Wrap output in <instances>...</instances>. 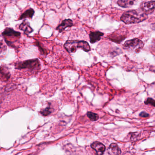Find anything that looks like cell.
<instances>
[{"label":"cell","mask_w":155,"mask_h":155,"mask_svg":"<svg viewBox=\"0 0 155 155\" xmlns=\"http://www.w3.org/2000/svg\"><path fill=\"white\" fill-rule=\"evenodd\" d=\"M152 1H154V2H155V0H152Z\"/></svg>","instance_id":"cell-20"},{"label":"cell","mask_w":155,"mask_h":155,"mask_svg":"<svg viewBox=\"0 0 155 155\" xmlns=\"http://www.w3.org/2000/svg\"><path fill=\"white\" fill-rule=\"evenodd\" d=\"M35 13V11L32 8H30L26 10L21 15L19 18V20H22V19H25V18H28L30 19H32L33 16Z\"/></svg>","instance_id":"cell-12"},{"label":"cell","mask_w":155,"mask_h":155,"mask_svg":"<svg viewBox=\"0 0 155 155\" xmlns=\"http://www.w3.org/2000/svg\"><path fill=\"white\" fill-rule=\"evenodd\" d=\"M147 18V14L145 13L132 10L124 13L121 17V20L126 24H132L141 22Z\"/></svg>","instance_id":"cell-1"},{"label":"cell","mask_w":155,"mask_h":155,"mask_svg":"<svg viewBox=\"0 0 155 155\" xmlns=\"http://www.w3.org/2000/svg\"><path fill=\"white\" fill-rule=\"evenodd\" d=\"M141 8L147 14L152 13L155 9V2L152 1L143 3L141 5Z\"/></svg>","instance_id":"cell-5"},{"label":"cell","mask_w":155,"mask_h":155,"mask_svg":"<svg viewBox=\"0 0 155 155\" xmlns=\"http://www.w3.org/2000/svg\"><path fill=\"white\" fill-rule=\"evenodd\" d=\"M2 35L6 37L19 38L21 36V33L19 32L16 31L11 28H6L2 33Z\"/></svg>","instance_id":"cell-6"},{"label":"cell","mask_w":155,"mask_h":155,"mask_svg":"<svg viewBox=\"0 0 155 155\" xmlns=\"http://www.w3.org/2000/svg\"><path fill=\"white\" fill-rule=\"evenodd\" d=\"M104 35V33L100 31H91L89 34L90 41L92 44H94L99 41L101 39V37Z\"/></svg>","instance_id":"cell-9"},{"label":"cell","mask_w":155,"mask_h":155,"mask_svg":"<svg viewBox=\"0 0 155 155\" xmlns=\"http://www.w3.org/2000/svg\"><path fill=\"white\" fill-rule=\"evenodd\" d=\"M146 105H150L155 107V100L152 97H148L144 101Z\"/></svg>","instance_id":"cell-18"},{"label":"cell","mask_w":155,"mask_h":155,"mask_svg":"<svg viewBox=\"0 0 155 155\" xmlns=\"http://www.w3.org/2000/svg\"><path fill=\"white\" fill-rule=\"evenodd\" d=\"M72 26H73L72 21L71 19H66L63 21L62 23L56 27V29L59 32L61 33L67 27H71Z\"/></svg>","instance_id":"cell-8"},{"label":"cell","mask_w":155,"mask_h":155,"mask_svg":"<svg viewBox=\"0 0 155 155\" xmlns=\"http://www.w3.org/2000/svg\"><path fill=\"white\" fill-rule=\"evenodd\" d=\"M86 115H87V116L88 117V118L92 121H97L99 118V116L97 114L93 113V112H87Z\"/></svg>","instance_id":"cell-17"},{"label":"cell","mask_w":155,"mask_h":155,"mask_svg":"<svg viewBox=\"0 0 155 155\" xmlns=\"http://www.w3.org/2000/svg\"><path fill=\"white\" fill-rule=\"evenodd\" d=\"M1 79H3L4 81H6L9 79L10 74L8 70L5 67H1Z\"/></svg>","instance_id":"cell-14"},{"label":"cell","mask_w":155,"mask_h":155,"mask_svg":"<svg viewBox=\"0 0 155 155\" xmlns=\"http://www.w3.org/2000/svg\"><path fill=\"white\" fill-rule=\"evenodd\" d=\"M19 29L22 31L26 35L31 33L33 31L32 28L30 26V24L26 20H24L20 25Z\"/></svg>","instance_id":"cell-10"},{"label":"cell","mask_w":155,"mask_h":155,"mask_svg":"<svg viewBox=\"0 0 155 155\" xmlns=\"http://www.w3.org/2000/svg\"><path fill=\"white\" fill-rule=\"evenodd\" d=\"M108 153L110 155H120L121 150L116 143L111 144L108 149Z\"/></svg>","instance_id":"cell-11"},{"label":"cell","mask_w":155,"mask_h":155,"mask_svg":"<svg viewBox=\"0 0 155 155\" xmlns=\"http://www.w3.org/2000/svg\"><path fill=\"white\" fill-rule=\"evenodd\" d=\"M40 66L41 64L40 62L37 59L19 62L15 64V69L19 70L23 69H28L31 71L38 70L40 68Z\"/></svg>","instance_id":"cell-3"},{"label":"cell","mask_w":155,"mask_h":155,"mask_svg":"<svg viewBox=\"0 0 155 155\" xmlns=\"http://www.w3.org/2000/svg\"><path fill=\"white\" fill-rule=\"evenodd\" d=\"M134 0H118L117 4L123 7H129L134 4Z\"/></svg>","instance_id":"cell-13"},{"label":"cell","mask_w":155,"mask_h":155,"mask_svg":"<svg viewBox=\"0 0 155 155\" xmlns=\"http://www.w3.org/2000/svg\"><path fill=\"white\" fill-rule=\"evenodd\" d=\"M65 48L69 53H75L78 49H81L86 52L91 51V47L89 44L83 41H67L65 43Z\"/></svg>","instance_id":"cell-2"},{"label":"cell","mask_w":155,"mask_h":155,"mask_svg":"<svg viewBox=\"0 0 155 155\" xmlns=\"http://www.w3.org/2000/svg\"><path fill=\"white\" fill-rule=\"evenodd\" d=\"M91 147L96 152L97 155H103L105 151V146L100 142H94L91 145Z\"/></svg>","instance_id":"cell-7"},{"label":"cell","mask_w":155,"mask_h":155,"mask_svg":"<svg viewBox=\"0 0 155 155\" xmlns=\"http://www.w3.org/2000/svg\"><path fill=\"white\" fill-rule=\"evenodd\" d=\"M54 111L53 108L51 107V106H48V107H45L44 109H42L40 111V114L43 116H47L51 114Z\"/></svg>","instance_id":"cell-16"},{"label":"cell","mask_w":155,"mask_h":155,"mask_svg":"<svg viewBox=\"0 0 155 155\" xmlns=\"http://www.w3.org/2000/svg\"><path fill=\"white\" fill-rule=\"evenodd\" d=\"M139 116L142 117H148L150 116V115L147 112H145V111H142L139 114Z\"/></svg>","instance_id":"cell-19"},{"label":"cell","mask_w":155,"mask_h":155,"mask_svg":"<svg viewBox=\"0 0 155 155\" xmlns=\"http://www.w3.org/2000/svg\"><path fill=\"white\" fill-rule=\"evenodd\" d=\"M126 36L123 35H112L109 37V39L113 42L116 43H120L122 41H123L125 39Z\"/></svg>","instance_id":"cell-15"},{"label":"cell","mask_w":155,"mask_h":155,"mask_svg":"<svg viewBox=\"0 0 155 155\" xmlns=\"http://www.w3.org/2000/svg\"><path fill=\"white\" fill-rule=\"evenodd\" d=\"M123 46L125 49L129 51H134L138 53L143 48L144 43L139 39L135 38L126 41Z\"/></svg>","instance_id":"cell-4"}]
</instances>
